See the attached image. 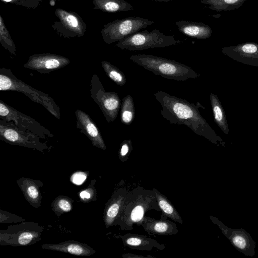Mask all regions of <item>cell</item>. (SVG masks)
<instances>
[{"label": "cell", "instance_id": "cell-1", "mask_svg": "<svg viewBox=\"0 0 258 258\" xmlns=\"http://www.w3.org/2000/svg\"><path fill=\"white\" fill-rule=\"evenodd\" d=\"M154 96L161 106V114L170 123L185 125L214 144L225 146V142L201 115L199 108L205 107L200 102L195 104L161 90L155 92Z\"/></svg>", "mask_w": 258, "mask_h": 258}, {"label": "cell", "instance_id": "cell-2", "mask_svg": "<svg viewBox=\"0 0 258 258\" xmlns=\"http://www.w3.org/2000/svg\"><path fill=\"white\" fill-rule=\"evenodd\" d=\"M160 211L154 190L138 186L128 191L122 212L115 223L120 230H132L133 226L142 225L145 214L149 210Z\"/></svg>", "mask_w": 258, "mask_h": 258}, {"label": "cell", "instance_id": "cell-3", "mask_svg": "<svg viewBox=\"0 0 258 258\" xmlns=\"http://www.w3.org/2000/svg\"><path fill=\"white\" fill-rule=\"evenodd\" d=\"M130 59L156 75L167 79L184 81L199 76L189 67L173 60L151 54L132 55Z\"/></svg>", "mask_w": 258, "mask_h": 258}, {"label": "cell", "instance_id": "cell-4", "mask_svg": "<svg viewBox=\"0 0 258 258\" xmlns=\"http://www.w3.org/2000/svg\"><path fill=\"white\" fill-rule=\"evenodd\" d=\"M0 90L22 93L33 102L42 105L58 119L60 118L59 107L52 97L17 78L9 69H0Z\"/></svg>", "mask_w": 258, "mask_h": 258}, {"label": "cell", "instance_id": "cell-5", "mask_svg": "<svg viewBox=\"0 0 258 258\" xmlns=\"http://www.w3.org/2000/svg\"><path fill=\"white\" fill-rule=\"evenodd\" d=\"M183 43L173 36L166 35L157 28L151 31L137 32L118 42L115 46L122 50H143L149 48H163Z\"/></svg>", "mask_w": 258, "mask_h": 258}, {"label": "cell", "instance_id": "cell-6", "mask_svg": "<svg viewBox=\"0 0 258 258\" xmlns=\"http://www.w3.org/2000/svg\"><path fill=\"white\" fill-rule=\"evenodd\" d=\"M44 227L34 222H22L0 230V245L12 246L32 245L41 240Z\"/></svg>", "mask_w": 258, "mask_h": 258}, {"label": "cell", "instance_id": "cell-7", "mask_svg": "<svg viewBox=\"0 0 258 258\" xmlns=\"http://www.w3.org/2000/svg\"><path fill=\"white\" fill-rule=\"evenodd\" d=\"M154 23L152 20L139 17L115 20L103 25L101 31L102 39L108 44L119 42Z\"/></svg>", "mask_w": 258, "mask_h": 258}, {"label": "cell", "instance_id": "cell-8", "mask_svg": "<svg viewBox=\"0 0 258 258\" xmlns=\"http://www.w3.org/2000/svg\"><path fill=\"white\" fill-rule=\"evenodd\" d=\"M40 138L33 133L20 130L12 121L0 118V139L11 145H17L44 154L50 146L40 141Z\"/></svg>", "mask_w": 258, "mask_h": 258}, {"label": "cell", "instance_id": "cell-9", "mask_svg": "<svg viewBox=\"0 0 258 258\" xmlns=\"http://www.w3.org/2000/svg\"><path fill=\"white\" fill-rule=\"evenodd\" d=\"M90 95L98 105L107 122L115 120L121 106V101L115 92L106 91L99 77L94 74L91 80Z\"/></svg>", "mask_w": 258, "mask_h": 258}, {"label": "cell", "instance_id": "cell-10", "mask_svg": "<svg viewBox=\"0 0 258 258\" xmlns=\"http://www.w3.org/2000/svg\"><path fill=\"white\" fill-rule=\"evenodd\" d=\"M0 118L7 122L12 121L20 130L31 132L42 139L53 137V135L40 123L2 100H0Z\"/></svg>", "mask_w": 258, "mask_h": 258}, {"label": "cell", "instance_id": "cell-11", "mask_svg": "<svg viewBox=\"0 0 258 258\" xmlns=\"http://www.w3.org/2000/svg\"><path fill=\"white\" fill-rule=\"evenodd\" d=\"M58 21H55L52 27L61 36L66 38L83 37L87 26L82 18L76 12L57 8L54 12Z\"/></svg>", "mask_w": 258, "mask_h": 258}, {"label": "cell", "instance_id": "cell-12", "mask_svg": "<svg viewBox=\"0 0 258 258\" xmlns=\"http://www.w3.org/2000/svg\"><path fill=\"white\" fill-rule=\"evenodd\" d=\"M212 222L218 225L223 234L229 240L232 245L246 256L255 254V242L245 230L228 227L216 217L210 216Z\"/></svg>", "mask_w": 258, "mask_h": 258}, {"label": "cell", "instance_id": "cell-13", "mask_svg": "<svg viewBox=\"0 0 258 258\" xmlns=\"http://www.w3.org/2000/svg\"><path fill=\"white\" fill-rule=\"evenodd\" d=\"M70 62L69 59L63 56L45 53L30 56L23 67L41 74H46L64 68Z\"/></svg>", "mask_w": 258, "mask_h": 258}, {"label": "cell", "instance_id": "cell-14", "mask_svg": "<svg viewBox=\"0 0 258 258\" xmlns=\"http://www.w3.org/2000/svg\"><path fill=\"white\" fill-rule=\"evenodd\" d=\"M221 52L230 58L242 63L258 67V44L247 42L223 47Z\"/></svg>", "mask_w": 258, "mask_h": 258}, {"label": "cell", "instance_id": "cell-15", "mask_svg": "<svg viewBox=\"0 0 258 258\" xmlns=\"http://www.w3.org/2000/svg\"><path fill=\"white\" fill-rule=\"evenodd\" d=\"M77 128L91 141L93 146L105 150L106 147L97 126L90 116L80 109L75 111Z\"/></svg>", "mask_w": 258, "mask_h": 258}, {"label": "cell", "instance_id": "cell-16", "mask_svg": "<svg viewBox=\"0 0 258 258\" xmlns=\"http://www.w3.org/2000/svg\"><path fill=\"white\" fill-rule=\"evenodd\" d=\"M128 190L120 187L114 190L105 205L103 213L105 226L108 228L115 226L123 210Z\"/></svg>", "mask_w": 258, "mask_h": 258}, {"label": "cell", "instance_id": "cell-17", "mask_svg": "<svg viewBox=\"0 0 258 258\" xmlns=\"http://www.w3.org/2000/svg\"><path fill=\"white\" fill-rule=\"evenodd\" d=\"M120 238L123 244L130 248L139 250L151 251L153 248L163 250L165 246L159 243L155 239L145 235L126 233L124 235H117Z\"/></svg>", "mask_w": 258, "mask_h": 258}, {"label": "cell", "instance_id": "cell-18", "mask_svg": "<svg viewBox=\"0 0 258 258\" xmlns=\"http://www.w3.org/2000/svg\"><path fill=\"white\" fill-rule=\"evenodd\" d=\"M141 226L147 232L159 235H176L178 232L175 223L163 217L156 219L145 216Z\"/></svg>", "mask_w": 258, "mask_h": 258}, {"label": "cell", "instance_id": "cell-19", "mask_svg": "<svg viewBox=\"0 0 258 258\" xmlns=\"http://www.w3.org/2000/svg\"><path fill=\"white\" fill-rule=\"evenodd\" d=\"M16 182L30 205L35 208L40 207L42 196L39 188L43 186L42 182L28 177H21Z\"/></svg>", "mask_w": 258, "mask_h": 258}, {"label": "cell", "instance_id": "cell-20", "mask_svg": "<svg viewBox=\"0 0 258 258\" xmlns=\"http://www.w3.org/2000/svg\"><path fill=\"white\" fill-rule=\"evenodd\" d=\"M42 248L45 249L63 252L77 256H90L96 250L89 245L79 241L69 240L57 244H44Z\"/></svg>", "mask_w": 258, "mask_h": 258}, {"label": "cell", "instance_id": "cell-21", "mask_svg": "<svg viewBox=\"0 0 258 258\" xmlns=\"http://www.w3.org/2000/svg\"><path fill=\"white\" fill-rule=\"evenodd\" d=\"M179 31L188 37L198 39H206L212 34V28L208 25L198 22L179 20L175 22Z\"/></svg>", "mask_w": 258, "mask_h": 258}, {"label": "cell", "instance_id": "cell-22", "mask_svg": "<svg viewBox=\"0 0 258 258\" xmlns=\"http://www.w3.org/2000/svg\"><path fill=\"white\" fill-rule=\"evenodd\" d=\"M93 10L104 12L116 13L134 10L133 6L125 0H93Z\"/></svg>", "mask_w": 258, "mask_h": 258}, {"label": "cell", "instance_id": "cell-23", "mask_svg": "<svg viewBox=\"0 0 258 258\" xmlns=\"http://www.w3.org/2000/svg\"><path fill=\"white\" fill-rule=\"evenodd\" d=\"M157 201L158 205L162 212L161 217L169 218L172 221L182 224L183 222L179 214L170 201L156 188H153Z\"/></svg>", "mask_w": 258, "mask_h": 258}, {"label": "cell", "instance_id": "cell-24", "mask_svg": "<svg viewBox=\"0 0 258 258\" xmlns=\"http://www.w3.org/2000/svg\"><path fill=\"white\" fill-rule=\"evenodd\" d=\"M210 100L215 122L224 134L228 135L229 129L225 112L218 97L211 93Z\"/></svg>", "mask_w": 258, "mask_h": 258}, {"label": "cell", "instance_id": "cell-25", "mask_svg": "<svg viewBox=\"0 0 258 258\" xmlns=\"http://www.w3.org/2000/svg\"><path fill=\"white\" fill-rule=\"evenodd\" d=\"M247 0H201V3L209 5V9L218 12L237 9Z\"/></svg>", "mask_w": 258, "mask_h": 258}, {"label": "cell", "instance_id": "cell-26", "mask_svg": "<svg viewBox=\"0 0 258 258\" xmlns=\"http://www.w3.org/2000/svg\"><path fill=\"white\" fill-rule=\"evenodd\" d=\"M120 111L121 123L125 125H130L135 117L134 103L131 95H127L122 99Z\"/></svg>", "mask_w": 258, "mask_h": 258}, {"label": "cell", "instance_id": "cell-27", "mask_svg": "<svg viewBox=\"0 0 258 258\" xmlns=\"http://www.w3.org/2000/svg\"><path fill=\"white\" fill-rule=\"evenodd\" d=\"M101 66L106 75L117 85L123 86L126 83L124 74L116 67L106 60L101 62Z\"/></svg>", "mask_w": 258, "mask_h": 258}, {"label": "cell", "instance_id": "cell-28", "mask_svg": "<svg viewBox=\"0 0 258 258\" xmlns=\"http://www.w3.org/2000/svg\"><path fill=\"white\" fill-rule=\"evenodd\" d=\"M73 200L70 197L59 196L53 201L51 204L52 211L58 217L71 211L73 207Z\"/></svg>", "mask_w": 258, "mask_h": 258}, {"label": "cell", "instance_id": "cell-29", "mask_svg": "<svg viewBox=\"0 0 258 258\" xmlns=\"http://www.w3.org/2000/svg\"><path fill=\"white\" fill-rule=\"evenodd\" d=\"M0 43L11 54L16 55V46L6 27L4 19L0 16Z\"/></svg>", "mask_w": 258, "mask_h": 258}, {"label": "cell", "instance_id": "cell-30", "mask_svg": "<svg viewBox=\"0 0 258 258\" xmlns=\"http://www.w3.org/2000/svg\"><path fill=\"white\" fill-rule=\"evenodd\" d=\"M96 180L91 181L89 186L79 192V196L81 202L87 203L97 199V191L94 187Z\"/></svg>", "mask_w": 258, "mask_h": 258}, {"label": "cell", "instance_id": "cell-31", "mask_svg": "<svg viewBox=\"0 0 258 258\" xmlns=\"http://www.w3.org/2000/svg\"><path fill=\"white\" fill-rule=\"evenodd\" d=\"M133 150L131 140H125L120 144L118 151V157L122 162H125Z\"/></svg>", "mask_w": 258, "mask_h": 258}, {"label": "cell", "instance_id": "cell-32", "mask_svg": "<svg viewBox=\"0 0 258 258\" xmlns=\"http://www.w3.org/2000/svg\"><path fill=\"white\" fill-rule=\"evenodd\" d=\"M25 221V219L16 214L0 210V223H19Z\"/></svg>", "mask_w": 258, "mask_h": 258}, {"label": "cell", "instance_id": "cell-33", "mask_svg": "<svg viewBox=\"0 0 258 258\" xmlns=\"http://www.w3.org/2000/svg\"><path fill=\"white\" fill-rule=\"evenodd\" d=\"M89 173L86 171H79L73 173L70 177L71 181L75 184H82L87 178Z\"/></svg>", "mask_w": 258, "mask_h": 258}, {"label": "cell", "instance_id": "cell-34", "mask_svg": "<svg viewBox=\"0 0 258 258\" xmlns=\"http://www.w3.org/2000/svg\"><path fill=\"white\" fill-rule=\"evenodd\" d=\"M122 257L124 258H155L152 255L144 256L129 253L123 254Z\"/></svg>", "mask_w": 258, "mask_h": 258}, {"label": "cell", "instance_id": "cell-35", "mask_svg": "<svg viewBox=\"0 0 258 258\" xmlns=\"http://www.w3.org/2000/svg\"><path fill=\"white\" fill-rule=\"evenodd\" d=\"M155 1H158V2H168L172 1L173 0H155Z\"/></svg>", "mask_w": 258, "mask_h": 258}, {"label": "cell", "instance_id": "cell-36", "mask_svg": "<svg viewBox=\"0 0 258 258\" xmlns=\"http://www.w3.org/2000/svg\"><path fill=\"white\" fill-rule=\"evenodd\" d=\"M51 1H61V0H51Z\"/></svg>", "mask_w": 258, "mask_h": 258}]
</instances>
